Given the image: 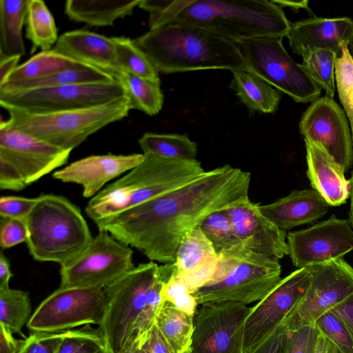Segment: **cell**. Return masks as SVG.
Masks as SVG:
<instances>
[{
  "label": "cell",
  "instance_id": "48",
  "mask_svg": "<svg viewBox=\"0 0 353 353\" xmlns=\"http://www.w3.org/2000/svg\"><path fill=\"white\" fill-rule=\"evenodd\" d=\"M26 186L25 179L18 168L6 159L0 157V188L19 191Z\"/></svg>",
  "mask_w": 353,
  "mask_h": 353
},
{
  "label": "cell",
  "instance_id": "12",
  "mask_svg": "<svg viewBox=\"0 0 353 353\" xmlns=\"http://www.w3.org/2000/svg\"><path fill=\"white\" fill-rule=\"evenodd\" d=\"M126 98L117 80L107 83L39 88L0 92V105L33 113L85 109Z\"/></svg>",
  "mask_w": 353,
  "mask_h": 353
},
{
  "label": "cell",
  "instance_id": "37",
  "mask_svg": "<svg viewBox=\"0 0 353 353\" xmlns=\"http://www.w3.org/2000/svg\"><path fill=\"white\" fill-rule=\"evenodd\" d=\"M112 39L116 46L119 70L161 83L158 71L148 57L135 46L133 40L125 37H116Z\"/></svg>",
  "mask_w": 353,
  "mask_h": 353
},
{
  "label": "cell",
  "instance_id": "1",
  "mask_svg": "<svg viewBox=\"0 0 353 353\" xmlns=\"http://www.w3.org/2000/svg\"><path fill=\"white\" fill-rule=\"evenodd\" d=\"M249 172L225 164L188 184L95 223L150 261L174 263L184 236L210 214L248 196Z\"/></svg>",
  "mask_w": 353,
  "mask_h": 353
},
{
  "label": "cell",
  "instance_id": "22",
  "mask_svg": "<svg viewBox=\"0 0 353 353\" xmlns=\"http://www.w3.org/2000/svg\"><path fill=\"white\" fill-rule=\"evenodd\" d=\"M175 276L193 294L213 276L217 253L200 227L189 231L182 239L175 254Z\"/></svg>",
  "mask_w": 353,
  "mask_h": 353
},
{
  "label": "cell",
  "instance_id": "40",
  "mask_svg": "<svg viewBox=\"0 0 353 353\" xmlns=\"http://www.w3.org/2000/svg\"><path fill=\"white\" fill-rule=\"evenodd\" d=\"M200 228L217 254L241 243L225 210L210 214L201 224Z\"/></svg>",
  "mask_w": 353,
  "mask_h": 353
},
{
  "label": "cell",
  "instance_id": "2",
  "mask_svg": "<svg viewBox=\"0 0 353 353\" xmlns=\"http://www.w3.org/2000/svg\"><path fill=\"white\" fill-rule=\"evenodd\" d=\"M151 21L155 28L172 22L194 26L234 42L261 37L283 39L291 23L272 0H161Z\"/></svg>",
  "mask_w": 353,
  "mask_h": 353
},
{
  "label": "cell",
  "instance_id": "4",
  "mask_svg": "<svg viewBox=\"0 0 353 353\" xmlns=\"http://www.w3.org/2000/svg\"><path fill=\"white\" fill-rule=\"evenodd\" d=\"M205 172L196 159L144 154L141 163L91 198L85 211L96 223L174 191Z\"/></svg>",
  "mask_w": 353,
  "mask_h": 353
},
{
  "label": "cell",
  "instance_id": "15",
  "mask_svg": "<svg viewBox=\"0 0 353 353\" xmlns=\"http://www.w3.org/2000/svg\"><path fill=\"white\" fill-rule=\"evenodd\" d=\"M251 308L230 301L201 304L194 316L190 353H243L245 323Z\"/></svg>",
  "mask_w": 353,
  "mask_h": 353
},
{
  "label": "cell",
  "instance_id": "32",
  "mask_svg": "<svg viewBox=\"0 0 353 353\" xmlns=\"http://www.w3.org/2000/svg\"><path fill=\"white\" fill-rule=\"evenodd\" d=\"M114 79L123 85L131 110H138L150 116L160 112L163 103L161 83L123 70H119Z\"/></svg>",
  "mask_w": 353,
  "mask_h": 353
},
{
  "label": "cell",
  "instance_id": "10",
  "mask_svg": "<svg viewBox=\"0 0 353 353\" xmlns=\"http://www.w3.org/2000/svg\"><path fill=\"white\" fill-rule=\"evenodd\" d=\"M131 247L99 230L86 249L61 266L60 288H105L134 268Z\"/></svg>",
  "mask_w": 353,
  "mask_h": 353
},
{
  "label": "cell",
  "instance_id": "58",
  "mask_svg": "<svg viewBox=\"0 0 353 353\" xmlns=\"http://www.w3.org/2000/svg\"><path fill=\"white\" fill-rule=\"evenodd\" d=\"M97 353H110V352L108 351V350L105 347L103 349H101L99 352H98Z\"/></svg>",
  "mask_w": 353,
  "mask_h": 353
},
{
  "label": "cell",
  "instance_id": "18",
  "mask_svg": "<svg viewBox=\"0 0 353 353\" xmlns=\"http://www.w3.org/2000/svg\"><path fill=\"white\" fill-rule=\"evenodd\" d=\"M71 151L55 147L1 121L0 157L18 168L27 185L66 163Z\"/></svg>",
  "mask_w": 353,
  "mask_h": 353
},
{
  "label": "cell",
  "instance_id": "14",
  "mask_svg": "<svg viewBox=\"0 0 353 353\" xmlns=\"http://www.w3.org/2000/svg\"><path fill=\"white\" fill-rule=\"evenodd\" d=\"M312 279L302 301L283 322L287 332L314 325L353 294V268L343 258L309 266Z\"/></svg>",
  "mask_w": 353,
  "mask_h": 353
},
{
  "label": "cell",
  "instance_id": "54",
  "mask_svg": "<svg viewBox=\"0 0 353 353\" xmlns=\"http://www.w3.org/2000/svg\"><path fill=\"white\" fill-rule=\"evenodd\" d=\"M315 353H342L330 340L319 332Z\"/></svg>",
  "mask_w": 353,
  "mask_h": 353
},
{
  "label": "cell",
  "instance_id": "11",
  "mask_svg": "<svg viewBox=\"0 0 353 353\" xmlns=\"http://www.w3.org/2000/svg\"><path fill=\"white\" fill-rule=\"evenodd\" d=\"M106 305L103 288L59 287L37 307L27 327L32 332L57 333L83 325H100Z\"/></svg>",
  "mask_w": 353,
  "mask_h": 353
},
{
  "label": "cell",
  "instance_id": "31",
  "mask_svg": "<svg viewBox=\"0 0 353 353\" xmlns=\"http://www.w3.org/2000/svg\"><path fill=\"white\" fill-rule=\"evenodd\" d=\"M174 272V263H165L159 266L157 274L149 291L145 305L133 330L134 350L141 347L155 325L157 316L164 303L165 285Z\"/></svg>",
  "mask_w": 353,
  "mask_h": 353
},
{
  "label": "cell",
  "instance_id": "16",
  "mask_svg": "<svg viewBox=\"0 0 353 353\" xmlns=\"http://www.w3.org/2000/svg\"><path fill=\"white\" fill-rule=\"evenodd\" d=\"M304 140L320 144L347 172L353 165V143L348 120L333 98L325 95L312 102L299 124Z\"/></svg>",
  "mask_w": 353,
  "mask_h": 353
},
{
  "label": "cell",
  "instance_id": "42",
  "mask_svg": "<svg viewBox=\"0 0 353 353\" xmlns=\"http://www.w3.org/2000/svg\"><path fill=\"white\" fill-rule=\"evenodd\" d=\"M314 325L342 353H353V332L332 310L319 318Z\"/></svg>",
  "mask_w": 353,
  "mask_h": 353
},
{
  "label": "cell",
  "instance_id": "6",
  "mask_svg": "<svg viewBox=\"0 0 353 353\" xmlns=\"http://www.w3.org/2000/svg\"><path fill=\"white\" fill-rule=\"evenodd\" d=\"M281 274L279 261L240 243L217 254L211 279L192 294L199 305L229 301L248 305L263 299L281 281Z\"/></svg>",
  "mask_w": 353,
  "mask_h": 353
},
{
  "label": "cell",
  "instance_id": "52",
  "mask_svg": "<svg viewBox=\"0 0 353 353\" xmlns=\"http://www.w3.org/2000/svg\"><path fill=\"white\" fill-rule=\"evenodd\" d=\"M21 57H0V87L8 79L13 71L17 68Z\"/></svg>",
  "mask_w": 353,
  "mask_h": 353
},
{
  "label": "cell",
  "instance_id": "39",
  "mask_svg": "<svg viewBox=\"0 0 353 353\" xmlns=\"http://www.w3.org/2000/svg\"><path fill=\"white\" fill-rule=\"evenodd\" d=\"M334 76L339 99L350 124L353 143V57L347 43L342 45L341 54L336 59Z\"/></svg>",
  "mask_w": 353,
  "mask_h": 353
},
{
  "label": "cell",
  "instance_id": "34",
  "mask_svg": "<svg viewBox=\"0 0 353 353\" xmlns=\"http://www.w3.org/2000/svg\"><path fill=\"white\" fill-rule=\"evenodd\" d=\"M26 36L32 42V52L37 48L50 50L58 40L52 14L41 0H29L26 17Z\"/></svg>",
  "mask_w": 353,
  "mask_h": 353
},
{
  "label": "cell",
  "instance_id": "55",
  "mask_svg": "<svg viewBox=\"0 0 353 353\" xmlns=\"http://www.w3.org/2000/svg\"><path fill=\"white\" fill-rule=\"evenodd\" d=\"M273 3L278 5L281 8L288 7L292 10L299 11L300 9L306 10L310 14L313 15V13L309 8V1L307 0L300 1H289V0H272Z\"/></svg>",
  "mask_w": 353,
  "mask_h": 353
},
{
  "label": "cell",
  "instance_id": "46",
  "mask_svg": "<svg viewBox=\"0 0 353 353\" xmlns=\"http://www.w3.org/2000/svg\"><path fill=\"white\" fill-rule=\"evenodd\" d=\"M37 203V197L3 196L0 198V216L26 220Z\"/></svg>",
  "mask_w": 353,
  "mask_h": 353
},
{
  "label": "cell",
  "instance_id": "47",
  "mask_svg": "<svg viewBox=\"0 0 353 353\" xmlns=\"http://www.w3.org/2000/svg\"><path fill=\"white\" fill-rule=\"evenodd\" d=\"M28 229L26 220L1 218L0 245L1 250L26 242Z\"/></svg>",
  "mask_w": 353,
  "mask_h": 353
},
{
  "label": "cell",
  "instance_id": "53",
  "mask_svg": "<svg viewBox=\"0 0 353 353\" xmlns=\"http://www.w3.org/2000/svg\"><path fill=\"white\" fill-rule=\"evenodd\" d=\"M12 276L10 263L3 253L0 255V290L9 287V282Z\"/></svg>",
  "mask_w": 353,
  "mask_h": 353
},
{
  "label": "cell",
  "instance_id": "17",
  "mask_svg": "<svg viewBox=\"0 0 353 353\" xmlns=\"http://www.w3.org/2000/svg\"><path fill=\"white\" fill-rule=\"evenodd\" d=\"M288 255L299 268L343 258L353 250V230L350 220L332 215L306 229L287 234Z\"/></svg>",
  "mask_w": 353,
  "mask_h": 353
},
{
  "label": "cell",
  "instance_id": "30",
  "mask_svg": "<svg viewBox=\"0 0 353 353\" xmlns=\"http://www.w3.org/2000/svg\"><path fill=\"white\" fill-rule=\"evenodd\" d=\"M173 353H190L194 332V316L164 301L155 321Z\"/></svg>",
  "mask_w": 353,
  "mask_h": 353
},
{
  "label": "cell",
  "instance_id": "8",
  "mask_svg": "<svg viewBox=\"0 0 353 353\" xmlns=\"http://www.w3.org/2000/svg\"><path fill=\"white\" fill-rule=\"evenodd\" d=\"M159 266L141 263L104 288L106 309L99 331L110 353H133V330L142 312Z\"/></svg>",
  "mask_w": 353,
  "mask_h": 353
},
{
  "label": "cell",
  "instance_id": "24",
  "mask_svg": "<svg viewBox=\"0 0 353 353\" xmlns=\"http://www.w3.org/2000/svg\"><path fill=\"white\" fill-rule=\"evenodd\" d=\"M305 141L307 176L311 186L327 203L336 207L350 198V181L341 167L320 144Z\"/></svg>",
  "mask_w": 353,
  "mask_h": 353
},
{
  "label": "cell",
  "instance_id": "38",
  "mask_svg": "<svg viewBox=\"0 0 353 353\" xmlns=\"http://www.w3.org/2000/svg\"><path fill=\"white\" fill-rule=\"evenodd\" d=\"M337 54L329 50L317 49L302 57L301 65L326 95L333 98L335 92L334 66Z\"/></svg>",
  "mask_w": 353,
  "mask_h": 353
},
{
  "label": "cell",
  "instance_id": "7",
  "mask_svg": "<svg viewBox=\"0 0 353 353\" xmlns=\"http://www.w3.org/2000/svg\"><path fill=\"white\" fill-rule=\"evenodd\" d=\"M9 114L6 124L55 147L72 150L89 136L128 115L127 98L89 108L33 113L4 106Z\"/></svg>",
  "mask_w": 353,
  "mask_h": 353
},
{
  "label": "cell",
  "instance_id": "36",
  "mask_svg": "<svg viewBox=\"0 0 353 353\" xmlns=\"http://www.w3.org/2000/svg\"><path fill=\"white\" fill-rule=\"evenodd\" d=\"M29 294L10 288L0 290V325L12 334L23 336L22 327L31 317Z\"/></svg>",
  "mask_w": 353,
  "mask_h": 353
},
{
  "label": "cell",
  "instance_id": "45",
  "mask_svg": "<svg viewBox=\"0 0 353 353\" xmlns=\"http://www.w3.org/2000/svg\"><path fill=\"white\" fill-rule=\"evenodd\" d=\"M68 331L57 333L32 332L25 339L18 353H57Z\"/></svg>",
  "mask_w": 353,
  "mask_h": 353
},
{
  "label": "cell",
  "instance_id": "44",
  "mask_svg": "<svg viewBox=\"0 0 353 353\" xmlns=\"http://www.w3.org/2000/svg\"><path fill=\"white\" fill-rule=\"evenodd\" d=\"M319 335L315 325L287 332L285 353H315Z\"/></svg>",
  "mask_w": 353,
  "mask_h": 353
},
{
  "label": "cell",
  "instance_id": "29",
  "mask_svg": "<svg viewBox=\"0 0 353 353\" xmlns=\"http://www.w3.org/2000/svg\"><path fill=\"white\" fill-rule=\"evenodd\" d=\"M77 63L52 50L41 51L18 65L8 81L0 87V92H8L17 85L45 79Z\"/></svg>",
  "mask_w": 353,
  "mask_h": 353
},
{
  "label": "cell",
  "instance_id": "9",
  "mask_svg": "<svg viewBox=\"0 0 353 353\" xmlns=\"http://www.w3.org/2000/svg\"><path fill=\"white\" fill-rule=\"evenodd\" d=\"M282 38L261 37L235 41L246 70L257 75L295 102L305 103L320 97L321 87L287 52Z\"/></svg>",
  "mask_w": 353,
  "mask_h": 353
},
{
  "label": "cell",
  "instance_id": "3",
  "mask_svg": "<svg viewBox=\"0 0 353 353\" xmlns=\"http://www.w3.org/2000/svg\"><path fill=\"white\" fill-rule=\"evenodd\" d=\"M133 42L158 72L246 70L234 41L197 26L172 22L150 30Z\"/></svg>",
  "mask_w": 353,
  "mask_h": 353
},
{
  "label": "cell",
  "instance_id": "43",
  "mask_svg": "<svg viewBox=\"0 0 353 353\" xmlns=\"http://www.w3.org/2000/svg\"><path fill=\"white\" fill-rule=\"evenodd\" d=\"M163 301L192 316H194L199 305L195 296L174 273L165 285Z\"/></svg>",
  "mask_w": 353,
  "mask_h": 353
},
{
  "label": "cell",
  "instance_id": "21",
  "mask_svg": "<svg viewBox=\"0 0 353 353\" xmlns=\"http://www.w3.org/2000/svg\"><path fill=\"white\" fill-rule=\"evenodd\" d=\"M286 37L292 51L300 57L317 49L332 50L339 57L342 45L353 40V20L312 17L291 22Z\"/></svg>",
  "mask_w": 353,
  "mask_h": 353
},
{
  "label": "cell",
  "instance_id": "56",
  "mask_svg": "<svg viewBox=\"0 0 353 353\" xmlns=\"http://www.w3.org/2000/svg\"><path fill=\"white\" fill-rule=\"evenodd\" d=\"M353 166V165H352ZM350 208L349 212V217L350 221L353 228V169L352 171L351 178L350 179Z\"/></svg>",
  "mask_w": 353,
  "mask_h": 353
},
{
  "label": "cell",
  "instance_id": "50",
  "mask_svg": "<svg viewBox=\"0 0 353 353\" xmlns=\"http://www.w3.org/2000/svg\"><path fill=\"white\" fill-rule=\"evenodd\" d=\"M3 325H0V353H18L20 350L25 339H17Z\"/></svg>",
  "mask_w": 353,
  "mask_h": 353
},
{
  "label": "cell",
  "instance_id": "35",
  "mask_svg": "<svg viewBox=\"0 0 353 353\" xmlns=\"http://www.w3.org/2000/svg\"><path fill=\"white\" fill-rule=\"evenodd\" d=\"M114 80L116 79L111 75L101 70L77 63L71 68L59 71L45 79L17 85L5 92L39 88L107 83Z\"/></svg>",
  "mask_w": 353,
  "mask_h": 353
},
{
  "label": "cell",
  "instance_id": "13",
  "mask_svg": "<svg viewBox=\"0 0 353 353\" xmlns=\"http://www.w3.org/2000/svg\"><path fill=\"white\" fill-rule=\"evenodd\" d=\"M311 279L309 267L297 269L252 307L245 323L243 353H253L283 323L302 301Z\"/></svg>",
  "mask_w": 353,
  "mask_h": 353
},
{
  "label": "cell",
  "instance_id": "33",
  "mask_svg": "<svg viewBox=\"0 0 353 353\" xmlns=\"http://www.w3.org/2000/svg\"><path fill=\"white\" fill-rule=\"evenodd\" d=\"M138 143L144 154L173 159H196L197 145L187 134L146 132Z\"/></svg>",
  "mask_w": 353,
  "mask_h": 353
},
{
  "label": "cell",
  "instance_id": "27",
  "mask_svg": "<svg viewBox=\"0 0 353 353\" xmlns=\"http://www.w3.org/2000/svg\"><path fill=\"white\" fill-rule=\"evenodd\" d=\"M230 88L251 112L273 113L278 109L281 94L268 82L248 70H235Z\"/></svg>",
  "mask_w": 353,
  "mask_h": 353
},
{
  "label": "cell",
  "instance_id": "57",
  "mask_svg": "<svg viewBox=\"0 0 353 353\" xmlns=\"http://www.w3.org/2000/svg\"><path fill=\"white\" fill-rule=\"evenodd\" d=\"M133 353H145V351L143 349L140 348V349L135 350L133 352Z\"/></svg>",
  "mask_w": 353,
  "mask_h": 353
},
{
  "label": "cell",
  "instance_id": "20",
  "mask_svg": "<svg viewBox=\"0 0 353 353\" xmlns=\"http://www.w3.org/2000/svg\"><path fill=\"white\" fill-rule=\"evenodd\" d=\"M143 159V154L92 155L54 172L52 176L63 183L80 185L83 197L91 199L109 181L131 170Z\"/></svg>",
  "mask_w": 353,
  "mask_h": 353
},
{
  "label": "cell",
  "instance_id": "19",
  "mask_svg": "<svg viewBox=\"0 0 353 353\" xmlns=\"http://www.w3.org/2000/svg\"><path fill=\"white\" fill-rule=\"evenodd\" d=\"M225 211L244 247L276 261L288 254L286 232L268 219L248 196L234 203Z\"/></svg>",
  "mask_w": 353,
  "mask_h": 353
},
{
  "label": "cell",
  "instance_id": "26",
  "mask_svg": "<svg viewBox=\"0 0 353 353\" xmlns=\"http://www.w3.org/2000/svg\"><path fill=\"white\" fill-rule=\"evenodd\" d=\"M141 0H68L65 12L72 21L94 26H112L118 19L132 15Z\"/></svg>",
  "mask_w": 353,
  "mask_h": 353
},
{
  "label": "cell",
  "instance_id": "28",
  "mask_svg": "<svg viewBox=\"0 0 353 353\" xmlns=\"http://www.w3.org/2000/svg\"><path fill=\"white\" fill-rule=\"evenodd\" d=\"M29 0L0 1V57L23 56L22 35Z\"/></svg>",
  "mask_w": 353,
  "mask_h": 353
},
{
  "label": "cell",
  "instance_id": "25",
  "mask_svg": "<svg viewBox=\"0 0 353 353\" xmlns=\"http://www.w3.org/2000/svg\"><path fill=\"white\" fill-rule=\"evenodd\" d=\"M329 205L314 190H294L276 201L260 205V211L280 230L312 223L328 211Z\"/></svg>",
  "mask_w": 353,
  "mask_h": 353
},
{
  "label": "cell",
  "instance_id": "51",
  "mask_svg": "<svg viewBox=\"0 0 353 353\" xmlns=\"http://www.w3.org/2000/svg\"><path fill=\"white\" fill-rule=\"evenodd\" d=\"M332 311L336 314L353 332V294Z\"/></svg>",
  "mask_w": 353,
  "mask_h": 353
},
{
  "label": "cell",
  "instance_id": "5",
  "mask_svg": "<svg viewBox=\"0 0 353 353\" xmlns=\"http://www.w3.org/2000/svg\"><path fill=\"white\" fill-rule=\"evenodd\" d=\"M26 223L27 246L38 261L67 265L78 257L93 239L79 208L62 196H39Z\"/></svg>",
  "mask_w": 353,
  "mask_h": 353
},
{
  "label": "cell",
  "instance_id": "49",
  "mask_svg": "<svg viewBox=\"0 0 353 353\" xmlns=\"http://www.w3.org/2000/svg\"><path fill=\"white\" fill-rule=\"evenodd\" d=\"M141 348L145 353H173L170 345L156 325L151 330Z\"/></svg>",
  "mask_w": 353,
  "mask_h": 353
},
{
  "label": "cell",
  "instance_id": "41",
  "mask_svg": "<svg viewBox=\"0 0 353 353\" xmlns=\"http://www.w3.org/2000/svg\"><path fill=\"white\" fill-rule=\"evenodd\" d=\"M105 347L99 331L90 325L77 330H68L57 353H97Z\"/></svg>",
  "mask_w": 353,
  "mask_h": 353
},
{
  "label": "cell",
  "instance_id": "23",
  "mask_svg": "<svg viewBox=\"0 0 353 353\" xmlns=\"http://www.w3.org/2000/svg\"><path fill=\"white\" fill-rule=\"evenodd\" d=\"M51 50L75 62L101 70L114 79L121 70L112 37L87 30L69 31L58 38Z\"/></svg>",
  "mask_w": 353,
  "mask_h": 353
}]
</instances>
